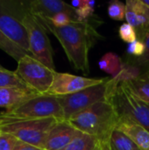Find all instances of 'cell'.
<instances>
[{"label":"cell","mask_w":149,"mask_h":150,"mask_svg":"<svg viewBox=\"0 0 149 150\" xmlns=\"http://www.w3.org/2000/svg\"><path fill=\"white\" fill-rule=\"evenodd\" d=\"M47 32L52 33L61 43L73 67L87 75L90 73L89 52L99 37L90 22L72 21L63 27L42 25Z\"/></svg>","instance_id":"1"},{"label":"cell","mask_w":149,"mask_h":150,"mask_svg":"<svg viewBox=\"0 0 149 150\" xmlns=\"http://www.w3.org/2000/svg\"><path fill=\"white\" fill-rule=\"evenodd\" d=\"M77 130L97 137L110 138L119 122V116L111 100L98 102L68 120Z\"/></svg>","instance_id":"2"},{"label":"cell","mask_w":149,"mask_h":150,"mask_svg":"<svg viewBox=\"0 0 149 150\" xmlns=\"http://www.w3.org/2000/svg\"><path fill=\"white\" fill-rule=\"evenodd\" d=\"M54 118L64 120V113L58 97L49 95H39L18 107L5 111L0 114L1 125L18 120H40Z\"/></svg>","instance_id":"3"},{"label":"cell","mask_w":149,"mask_h":150,"mask_svg":"<svg viewBox=\"0 0 149 150\" xmlns=\"http://www.w3.org/2000/svg\"><path fill=\"white\" fill-rule=\"evenodd\" d=\"M119 83L115 78L107 79L101 84L89 87L73 94L58 97L63 110L64 120H68L72 116L98 102L110 100Z\"/></svg>","instance_id":"4"},{"label":"cell","mask_w":149,"mask_h":150,"mask_svg":"<svg viewBox=\"0 0 149 150\" xmlns=\"http://www.w3.org/2000/svg\"><path fill=\"white\" fill-rule=\"evenodd\" d=\"M59 120L54 118L18 120L0 125V131L12 134L22 142L43 149L51 129Z\"/></svg>","instance_id":"5"},{"label":"cell","mask_w":149,"mask_h":150,"mask_svg":"<svg viewBox=\"0 0 149 150\" xmlns=\"http://www.w3.org/2000/svg\"><path fill=\"white\" fill-rule=\"evenodd\" d=\"M115 106L119 120H131L149 132V104L135 97L122 83L113 91L110 98Z\"/></svg>","instance_id":"6"},{"label":"cell","mask_w":149,"mask_h":150,"mask_svg":"<svg viewBox=\"0 0 149 150\" xmlns=\"http://www.w3.org/2000/svg\"><path fill=\"white\" fill-rule=\"evenodd\" d=\"M18 75L32 91L40 95H47L54 77L53 70L32 55H25L18 62Z\"/></svg>","instance_id":"7"},{"label":"cell","mask_w":149,"mask_h":150,"mask_svg":"<svg viewBox=\"0 0 149 150\" xmlns=\"http://www.w3.org/2000/svg\"><path fill=\"white\" fill-rule=\"evenodd\" d=\"M22 23L28 33L29 51L32 56L49 69L55 70L53 50L45 27L30 12L24 16Z\"/></svg>","instance_id":"8"},{"label":"cell","mask_w":149,"mask_h":150,"mask_svg":"<svg viewBox=\"0 0 149 150\" xmlns=\"http://www.w3.org/2000/svg\"><path fill=\"white\" fill-rule=\"evenodd\" d=\"M107 78H90L68 73H54L53 83L47 95L61 97L73 94L89 87L101 84Z\"/></svg>","instance_id":"9"},{"label":"cell","mask_w":149,"mask_h":150,"mask_svg":"<svg viewBox=\"0 0 149 150\" xmlns=\"http://www.w3.org/2000/svg\"><path fill=\"white\" fill-rule=\"evenodd\" d=\"M0 30L15 44L30 53L26 28L22 20L4 5L2 0H0Z\"/></svg>","instance_id":"10"},{"label":"cell","mask_w":149,"mask_h":150,"mask_svg":"<svg viewBox=\"0 0 149 150\" xmlns=\"http://www.w3.org/2000/svg\"><path fill=\"white\" fill-rule=\"evenodd\" d=\"M81 132L69 121L62 120L51 129L43 147L44 150H61L68 146Z\"/></svg>","instance_id":"11"},{"label":"cell","mask_w":149,"mask_h":150,"mask_svg":"<svg viewBox=\"0 0 149 150\" xmlns=\"http://www.w3.org/2000/svg\"><path fill=\"white\" fill-rule=\"evenodd\" d=\"M125 18L136 30L138 39L149 31V7L143 0H127Z\"/></svg>","instance_id":"12"},{"label":"cell","mask_w":149,"mask_h":150,"mask_svg":"<svg viewBox=\"0 0 149 150\" xmlns=\"http://www.w3.org/2000/svg\"><path fill=\"white\" fill-rule=\"evenodd\" d=\"M29 11L37 18H49L60 12L68 13L77 21L75 10L72 6L61 0H32L29 1Z\"/></svg>","instance_id":"13"},{"label":"cell","mask_w":149,"mask_h":150,"mask_svg":"<svg viewBox=\"0 0 149 150\" xmlns=\"http://www.w3.org/2000/svg\"><path fill=\"white\" fill-rule=\"evenodd\" d=\"M40 94L30 90L20 88H0V107L5 111L12 110L24 102Z\"/></svg>","instance_id":"14"},{"label":"cell","mask_w":149,"mask_h":150,"mask_svg":"<svg viewBox=\"0 0 149 150\" xmlns=\"http://www.w3.org/2000/svg\"><path fill=\"white\" fill-rule=\"evenodd\" d=\"M116 129L127 135L141 150H149V132L128 120H119Z\"/></svg>","instance_id":"15"},{"label":"cell","mask_w":149,"mask_h":150,"mask_svg":"<svg viewBox=\"0 0 149 150\" xmlns=\"http://www.w3.org/2000/svg\"><path fill=\"white\" fill-rule=\"evenodd\" d=\"M122 83L135 97L149 104V70Z\"/></svg>","instance_id":"16"},{"label":"cell","mask_w":149,"mask_h":150,"mask_svg":"<svg viewBox=\"0 0 149 150\" xmlns=\"http://www.w3.org/2000/svg\"><path fill=\"white\" fill-rule=\"evenodd\" d=\"M98 67L102 71L116 77L121 73L124 68V62L117 54L109 52L104 54L98 61Z\"/></svg>","instance_id":"17"},{"label":"cell","mask_w":149,"mask_h":150,"mask_svg":"<svg viewBox=\"0 0 149 150\" xmlns=\"http://www.w3.org/2000/svg\"><path fill=\"white\" fill-rule=\"evenodd\" d=\"M99 140L90 134L80 133L68 146L61 150H97Z\"/></svg>","instance_id":"18"},{"label":"cell","mask_w":149,"mask_h":150,"mask_svg":"<svg viewBox=\"0 0 149 150\" xmlns=\"http://www.w3.org/2000/svg\"><path fill=\"white\" fill-rule=\"evenodd\" d=\"M112 150H141L127 135L118 129H114L110 136Z\"/></svg>","instance_id":"19"},{"label":"cell","mask_w":149,"mask_h":150,"mask_svg":"<svg viewBox=\"0 0 149 150\" xmlns=\"http://www.w3.org/2000/svg\"><path fill=\"white\" fill-rule=\"evenodd\" d=\"M0 49L11 56L14 60L18 62L25 55H32L27 51L22 49L12 40H11L1 30H0Z\"/></svg>","instance_id":"20"},{"label":"cell","mask_w":149,"mask_h":150,"mask_svg":"<svg viewBox=\"0 0 149 150\" xmlns=\"http://www.w3.org/2000/svg\"><path fill=\"white\" fill-rule=\"evenodd\" d=\"M0 88L30 89L16 71H11L6 69L0 70Z\"/></svg>","instance_id":"21"},{"label":"cell","mask_w":149,"mask_h":150,"mask_svg":"<svg viewBox=\"0 0 149 150\" xmlns=\"http://www.w3.org/2000/svg\"><path fill=\"white\" fill-rule=\"evenodd\" d=\"M140 40H141L146 47L145 53L144 54L137 59H133V60H128V64L134 66L136 68H138L141 73L148 71L149 70V31L148 33H146L141 38L138 39Z\"/></svg>","instance_id":"22"},{"label":"cell","mask_w":149,"mask_h":150,"mask_svg":"<svg viewBox=\"0 0 149 150\" xmlns=\"http://www.w3.org/2000/svg\"><path fill=\"white\" fill-rule=\"evenodd\" d=\"M96 2L94 0H84L83 4L76 10V19L79 22H90V18L94 15Z\"/></svg>","instance_id":"23"},{"label":"cell","mask_w":149,"mask_h":150,"mask_svg":"<svg viewBox=\"0 0 149 150\" xmlns=\"http://www.w3.org/2000/svg\"><path fill=\"white\" fill-rule=\"evenodd\" d=\"M107 12L111 18L121 21L126 18V4L120 1L113 0L109 3Z\"/></svg>","instance_id":"24"},{"label":"cell","mask_w":149,"mask_h":150,"mask_svg":"<svg viewBox=\"0 0 149 150\" xmlns=\"http://www.w3.org/2000/svg\"><path fill=\"white\" fill-rule=\"evenodd\" d=\"M119 36L126 43H133L138 40L137 32L133 25L128 23H124L119 27Z\"/></svg>","instance_id":"25"},{"label":"cell","mask_w":149,"mask_h":150,"mask_svg":"<svg viewBox=\"0 0 149 150\" xmlns=\"http://www.w3.org/2000/svg\"><path fill=\"white\" fill-rule=\"evenodd\" d=\"M145 50H146L145 45L140 40H137L134 42L130 43L126 48V52L129 56V60H133V59L141 57L144 54Z\"/></svg>","instance_id":"26"},{"label":"cell","mask_w":149,"mask_h":150,"mask_svg":"<svg viewBox=\"0 0 149 150\" xmlns=\"http://www.w3.org/2000/svg\"><path fill=\"white\" fill-rule=\"evenodd\" d=\"M19 141L11 134L0 132V150H14Z\"/></svg>","instance_id":"27"},{"label":"cell","mask_w":149,"mask_h":150,"mask_svg":"<svg viewBox=\"0 0 149 150\" xmlns=\"http://www.w3.org/2000/svg\"><path fill=\"white\" fill-rule=\"evenodd\" d=\"M14 150H44L42 149H40V148H37L35 146H32V145H30V144H27V143H25V142H22L19 141V142L18 143V145L16 146L15 149Z\"/></svg>","instance_id":"28"},{"label":"cell","mask_w":149,"mask_h":150,"mask_svg":"<svg viewBox=\"0 0 149 150\" xmlns=\"http://www.w3.org/2000/svg\"><path fill=\"white\" fill-rule=\"evenodd\" d=\"M97 150H112L110 146V138L105 139V140H100L98 142Z\"/></svg>","instance_id":"29"},{"label":"cell","mask_w":149,"mask_h":150,"mask_svg":"<svg viewBox=\"0 0 149 150\" xmlns=\"http://www.w3.org/2000/svg\"><path fill=\"white\" fill-rule=\"evenodd\" d=\"M143 2L149 7V0H143Z\"/></svg>","instance_id":"30"},{"label":"cell","mask_w":149,"mask_h":150,"mask_svg":"<svg viewBox=\"0 0 149 150\" xmlns=\"http://www.w3.org/2000/svg\"><path fill=\"white\" fill-rule=\"evenodd\" d=\"M4 68H3L2 66H1V64H0V70H2V69H4Z\"/></svg>","instance_id":"31"},{"label":"cell","mask_w":149,"mask_h":150,"mask_svg":"<svg viewBox=\"0 0 149 150\" xmlns=\"http://www.w3.org/2000/svg\"><path fill=\"white\" fill-rule=\"evenodd\" d=\"M0 125H1V121H0Z\"/></svg>","instance_id":"32"},{"label":"cell","mask_w":149,"mask_h":150,"mask_svg":"<svg viewBox=\"0 0 149 150\" xmlns=\"http://www.w3.org/2000/svg\"><path fill=\"white\" fill-rule=\"evenodd\" d=\"M0 132H1V131H0Z\"/></svg>","instance_id":"33"}]
</instances>
